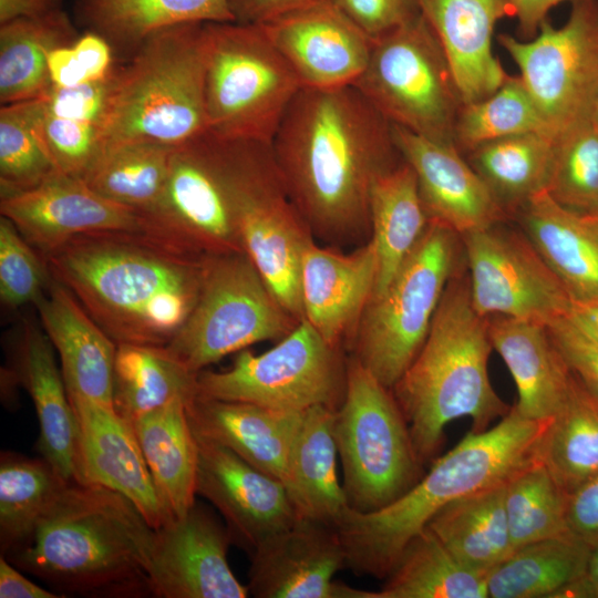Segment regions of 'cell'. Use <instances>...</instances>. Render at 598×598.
I'll use <instances>...</instances> for the list:
<instances>
[{"mask_svg":"<svg viewBox=\"0 0 598 598\" xmlns=\"http://www.w3.org/2000/svg\"><path fill=\"white\" fill-rule=\"evenodd\" d=\"M372 41L421 13L420 0H332Z\"/></svg>","mask_w":598,"mask_h":598,"instance_id":"51","label":"cell"},{"mask_svg":"<svg viewBox=\"0 0 598 598\" xmlns=\"http://www.w3.org/2000/svg\"><path fill=\"white\" fill-rule=\"evenodd\" d=\"M548 420L525 417L514 404L486 431H470L391 504L370 513L348 507L336 526L346 550L347 567L358 575L385 578L406 544L444 506L504 484L538 460V446Z\"/></svg>","mask_w":598,"mask_h":598,"instance_id":"4","label":"cell"},{"mask_svg":"<svg viewBox=\"0 0 598 598\" xmlns=\"http://www.w3.org/2000/svg\"><path fill=\"white\" fill-rule=\"evenodd\" d=\"M555 140L545 133H524L481 144L467 152V162L507 214L546 190Z\"/></svg>","mask_w":598,"mask_h":598,"instance_id":"38","label":"cell"},{"mask_svg":"<svg viewBox=\"0 0 598 598\" xmlns=\"http://www.w3.org/2000/svg\"><path fill=\"white\" fill-rule=\"evenodd\" d=\"M194 434L223 445L287 487L291 443L302 411L197 394L186 404Z\"/></svg>","mask_w":598,"mask_h":598,"instance_id":"27","label":"cell"},{"mask_svg":"<svg viewBox=\"0 0 598 598\" xmlns=\"http://www.w3.org/2000/svg\"><path fill=\"white\" fill-rule=\"evenodd\" d=\"M0 597L1 598H61L25 578L6 557L0 558Z\"/></svg>","mask_w":598,"mask_h":598,"instance_id":"57","label":"cell"},{"mask_svg":"<svg viewBox=\"0 0 598 598\" xmlns=\"http://www.w3.org/2000/svg\"><path fill=\"white\" fill-rule=\"evenodd\" d=\"M347 365L342 348L329 344L303 319L271 349L260 354L244 349L229 369L200 371L197 389L203 396L277 410H337L346 392Z\"/></svg>","mask_w":598,"mask_h":598,"instance_id":"13","label":"cell"},{"mask_svg":"<svg viewBox=\"0 0 598 598\" xmlns=\"http://www.w3.org/2000/svg\"><path fill=\"white\" fill-rule=\"evenodd\" d=\"M514 216L571 301L598 300V238L584 219L547 190L530 197Z\"/></svg>","mask_w":598,"mask_h":598,"instance_id":"30","label":"cell"},{"mask_svg":"<svg viewBox=\"0 0 598 598\" xmlns=\"http://www.w3.org/2000/svg\"><path fill=\"white\" fill-rule=\"evenodd\" d=\"M42 131L62 173L83 178L100 156L101 125L96 123L55 116L43 105Z\"/></svg>","mask_w":598,"mask_h":598,"instance_id":"49","label":"cell"},{"mask_svg":"<svg viewBox=\"0 0 598 598\" xmlns=\"http://www.w3.org/2000/svg\"><path fill=\"white\" fill-rule=\"evenodd\" d=\"M377 270L371 239L349 254L315 239L307 245L300 270L303 317L329 344L342 348L351 339L373 296Z\"/></svg>","mask_w":598,"mask_h":598,"instance_id":"24","label":"cell"},{"mask_svg":"<svg viewBox=\"0 0 598 598\" xmlns=\"http://www.w3.org/2000/svg\"><path fill=\"white\" fill-rule=\"evenodd\" d=\"M547 327L571 372L598 395V342L567 315L553 320Z\"/></svg>","mask_w":598,"mask_h":598,"instance_id":"52","label":"cell"},{"mask_svg":"<svg viewBox=\"0 0 598 598\" xmlns=\"http://www.w3.org/2000/svg\"><path fill=\"white\" fill-rule=\"evenodd\" d=\"M302 87L352 85L364 71L372 40L332 0L259 24Z\"/></svg>","mask_w":598,"mask_h":598,"instance_id":"20","label":"cell"},{"mask_svg":"<svg viewBox=\"0 0 598 598\" xmlns=\"http://www.w3.org/2000/svg\"><path fill=\"white\" fill-rule=\"evenodd\" d=\"M73 49L89 81L107 76L115 65L112 45L99 33L89 31L80 35Z\"/></svg>","mask_w":598,"mask_h":598,"instance_id":"55","label":"cell"},{"mask_svg":"<svg viewBox=\"0 0 598 598\" xmlns=\"http://www.w3.org/2000/svg\"><path fill=\"white\" fill-rule=\"evenodd\" d=\"M463 260L460 234L430 220L385 289L369 301L352 334L351 355L386 388H393L421 350Z\"/></svg>","mask_w":598,"mask_h":598,"instance_id":"8","label":"cell"},{"mask_svg":"<svg viewBox=\"0 0 598 598\" xmlns=\"http://www.w3.org/2000/svg\"><path fill=\"white\" fill-rule=\"evenodd\" d=\"M154 543L155 529L126 496L69 482L28 542L6 558L62 597L136 598L152 596Z\"/></svg>","mask_w":598,"mask_h":598,"instance_id":"3","label":"cell"},{"mask_svg":"<svg viewBox=\"0 0 598 598\" xmlns=\"http://www.w3.org/2000/svg\"><path fill=\"white\" fill-rule=\"evenodd\" d=\"M197 394V374L166 347L117 344L113 406L131 424L175 400L188 403Z\"/></svg>","mask_w":598,"mask_h":598,"instance_id":"37","label":"cell"},{"mask_svg":"<svg viewBox=\"0 0 598 598\" xmlns=\"http://www.w3.org/2000/svg\"><path fill=\"white\" fill-rule=\"evenodd\" d=\"M530 132L549 135L520 78L508 75L485 99L462 104L454 127V144L466 154L481 144Z\"/></svg>","mask_w":598,"mask_h":598,"instance_id":"46","label":"cell"},{"mask_svg":"<svg viewBox=\"0 0 598 598\" xmlns=\"http://www.w3.org/2000/svg\"><path fill=\"white\" fill-rule=\"evenodd\" d=\"M35 307L42 329L58 351L69 396L113 406L117 344L51 275Z\"/></svg>","mask_w":598,"mask_h":598,"instance_id":"26","label":"cell"},{"mask_svg":"<svg viewBox=\"0 0 598 598\" xmlns=\"http://www.w3.org/2000/svg\"><path fill=\"white\" fill-rule=\"evenodd\" d=\"M556 598H598V546L591 549L584 573Z\"/></svg>","mask_w":598,"mask_h":598,"instance_id":"60","label":"cell"},{"mask_svg":"<svg viewBox=\"0 0 598 598\" xmlns=\"http://www.w3.org/2000/svg\"><path fill=\"white\" fill-rule=\"evenodd\" d=\"M270 146L313 238L331 245L357 241L371 230L372 187L402 161L392 124L354 85L302 87Z\"/></svg>","mask_w":598,"mask_h":598,"instance_id":"1","label":"cell"},{"mask_svg":"<svg viewBox=\"0 0 598 598\" xmlns=\"http://www.w3.org/2000/svg\"><path fill=\"white\" fill-rule=\"evenodd\" d=\"M12 372L28 391L39 421L37 448L66 481L79 480V424L54 347L33 322L24 323L12 353Z\"/></svg>","mask_w":598,"mask_h":598,"instance_id":"28","label":"cell"},{"mask_svg":"<svg viewBox=\"0 0 598 598\" xmlns=\"http://www.w3.org/2000/svg\"><path fill=\"white\" fill-rule=\"evenodd\" d=\"M249 595L257 598H339L333 576L347 567L338 529L300 517L251 555Z\"/></svg>","mask_w":598,"mask_h":598,"instance_id":"22","label":"cell"},{"mask_svg":"<svg viewBox=\"0 0 598 598\" xmlns=\"http://www.w3.org/2000/svg\"><path fill=\"white\" fill-rule=\"evenodd\" d=\"M80 35L65 11L19 18L0 27L1 105L43 97L52 87L48 58Z\"/></svg>","mask_w":598,"mask_h":598,"instance_id":"35","label":"cell"},{"mask_svg":"<svg viewBox=\"0 0 598 598\" xmlns=\"http://www.w3.org/2000/svg\"><path fill=\"white\" fill-rule=\"evenodd\" d=\"M79 424V483L114 489L140 509L155 530L171 520L133 425L113 406L69 396Z\"/></svg>","mask_w":598,"mask_h":598,"instance_id":"21","label":"cell"},{"mask_svg":"<svg viewBox=\"0 0 598 598\" xmlns=\"http://www.w3.org/2000/svg\"><path fill=\"white\" fill-rule=\"evenodd\" d=\"M462 272L450 280L421 350L391 389L423 465L434 461L450 422L471 417V431L480 433L512 408L491 383L488 319L473 308Z\"/></svg>","mask_w":598,"mask_h":598,"instance_id":"5","label":"cell"},{"mask_svg":"<svg viewBox=\"0 0 598 598\" xmlns=\"http://www.w3.org/2000/svg\"><path fill=\"white\" fill-rule=\"evenodd\" d=\"M75 10L90 31L127 54L162 29L235 22L228 0H75Z\"/></svg>","mask_w":598,"mask_h":598,"instance_id":"33","label":"cell"},{"mask_svg":"<svg viewBox=\"0 0 598 598\" xmlns=\"http://www.w3.org/2000/svg\"><path fill=\"white\" fill-rule=\"evenodd\" d=\"M50 272L40 254L6 217L0 219V298L11 309L37 303Z\"/></svg>","mask_w":598,"mask_h":598,"instance_id":"48","label":"cell"},{"mask_svg":"<svg viewBox=\"0 0 598 598\" xmlns=\"http://www.w3.org/2000/svg\"><path fill=\"white\" fill-rule=\"evenodd\" d=\"M333 436L352 511L370 513L391 504L424 474L392 390L352 355L344 396L334 412Z\"/></svg>","mask_w":598,"mask_h":598,"instance_id":"9","label":"cell"},{"mask_svg":"<svg viewBox=\"0 0 598 598\" xmlns=\"http://www.w3.org/2000/svg\"><path fill=\"white\" fill-rule=\"evenodd\" d=\"M234 179L245 252L279 302L300 322L305 319L301 259L315 238L287 193L270 144L237 140Z\"/></svg>","mask_w":598,"mask_h":598,"instance_id":"14","label":"cell"},{"mask_svg":"<svg viewBox=\"0 0 598 598\" xmlns=\"http://www.w3.org/2000/svg\"><path fill=\"white\" fill-rule=\"evenodd\" d=\"M498 42L554 140L591 120L598 99V0L571 2L560 28L545 20L529 40L499 34Z\"/></svg>","mask_w":598,"mask_h":598,"instance_id":"15","label":"cell"},{"mask_svg":"<svg viewBox=\"0 0 598 598\" xmlns=\"http://www.w3.org/2000/svg\"><path fill=\"white\" fill-rule=\"evenodd\" d=\"M566 527L570 536L591 549L598 546V474L567 494Z\"/></svg>","mask_w":598,"mask_h":598,"instance_id":"53","label":"cell"},{"mask_svg":"<svg viewBox=\"0 0 598 598\" xmlns=\"http://www.w3.org/2000/svg\"><path fill=\"white\" fill-rule=\"evenodd\" d=\"M497 223L461 236L470 298L483 317L507 316L548 324L571 299L523 230Z\"/></svg>","mask_w":598,"mask_h":598,"instance_id":"16","label":"cell"},{"mask_svg":"<svg viewBox=\"0 0 598 598\" xmlns=\"http://www.w3.org/2000/svg\"><path fill=\"white\" fill-rule=\"evenodd\" d=\"M567 493L536 460L505 484V511L514 549L538 540L569 535Z\"/></svg>","mask_w":598,"mask_h":598,"instance_id":"45","label":"cell"},{"mask_svg":"<svg viewBox=\"0 0 598 598\" xmlns=\"http://www.w3.org/2000/svg\"><path fill=\"white\" fill-rule=\"evenodd\" d=\"M430 218L416 176L402 158L374 183L370 196L371 240L378 270L373 296L381 293L424 235Z\"/></svg>","mask_w":598,"mask_h":598,"instance_id":"34","label":"cell"},{"mask_svg":"<svg viewBox=\"0 0 598 598\" xmlns=\"http://www.w3.org/2000/svg\"><path fill=\"white\" fill-rule=\"evenodd\" d=\"M402 158L412 167L430 220L460 235L509 217L454 144L392 125Z\"/></svg>","mask_w":598,"mask_h":598,"instance_id":"23","label":"cell"},{"mask_svg":"<svg viewBox=\"0 0 598 598\" xmlns=\"http://www.w3.org/2000/svg\"><path fill=\"white\" fill-rule=\"evenodd\" d=\"M565 1L577 0H511L523 40L534 38L542 23L547 20L548 12Z\"/></svg>","mask_w":598,"mask_h":598,"instance_id":"58","label":"cell"},{"mask_svg":"<svg viewBox=\"0 0 598 598\" xmlns=\"http://www.w3.org/2000/svg\"><path fill=\"white\" fill-rule=\"evenodd\" d=\"M0 213L42 258L80 235L141 229L138 212L62 172L31 189L0 197Z\"/></svg>","mask_w":598,"mask_h":598,"instance_id":"19","label":"cell"},{"mask_svg":"<svg viewBox=\"0 0 598 598\" xmlns=\"http://www.w3.org/2000/svg\"><path fill=\"white\" fill-rule=\"evenodd\" d=\"M547 193L580 216L598 214V127L589 120L555 140Z\"/></svg>","mask_w":598,"mask_h":598,"instance_id":"47","label":"cell"},{"mask_svg":"<svg viewBox=\"0 0 598 598\" xmlns=\"http://www.w3.org/2000/svg\"><path fill=\"white\" fill-rule=\"evenodd\" d=\"M208 130L271 144L302 85L259 24L205 23Z\"/></svg>","mask_w":598,"mask_h":598,"instance_id":"10","label":"cell"},{"mask_svg":"<svg viewBox=\"0 0 598 598\" xmlns=\"http://www.w3.org/2000/svg\"><path fill=\"white\" fill-rule=\"evenodd\" d=\"M352 85L392 125L454 144L463 103L445 53L422 12L372 41L368 64Z\"/></svg>","mask_w":598,"mask_h":598,"instance_id":"11","label":"cell"},{"mask_svg":"<svg viewBox=\"0 0 598 598\" xmlns=\"http://www.w3.org/2000/svg\"><path fill=\"white\" fill-rule=\"evenodd\" d=\"M591 120H592L594 124L598 127V99H597V102H596V105H595V109H594V112H592Z\"/></svg>","mask_w":598,"mask_h":598,"instance_id":"63","label":"cell"},{"mask_svg":"<svg viewBox=\"0 0 598 598\" xmlns=\"http://www.w3.org/2000/svg\"><path fill=\"white\" fill-rule=\"evenodd\" d=\"M235 22L264 24L278 17L329 0H228Z\"/></svg>","mask_w":598,"mask_h":598,"instance_id":"54","label":"cell"},{"mask_svg":"<svg viewBox=\"0 0 598 598\" xmlns=\"http://www.w3.org/2000/svg\"><path fill=\"white\" fill-rule=\"evenodd\" d=\"M590 551L570 535L518 547L486 574L487 598H556L584 573Z\"/></svg>","mask_w":598,"mask_h":598,"instance_id":"41","label":"cell"},{"mask_svg":"<svg viewBox=\"0 0 598 598\" xmlns=\"http://www.w3.org/2000/svg\"><path fill=\"white\" fill-rule=\"evenodd\" d=\"M336 410H303L289 454L287 488L300 517L337 526L349 507L337 474Z\"/></svg>","mask_w":598,"mask_h":598,"instance_id":"31","label":"cell"},{"mask_svg":"<svg viewBox=\"0 0 598 598\" xmlns=\"http://www.w3.org/2000/svg\"><path fill=\"white\" fill-rule=\"evenodd\" d=\"M235 151V138L209 130L175 146L159 197L138 213V233L199 260L245 252L237 221Z\"/></svg>","mask_w":598,"mask_h":598,"instance_id":"7","label":"cell"},{"mask_svg":"<svg viewBox=\"0 0 598 598\" xmlns=\"http://www.w3.org/2000/svg\"><path fill=\"white\" fill-rule=\"evenodd\" d=\"M538 461L567 494L598 474V395L574 373L542 435Z\"/></svg>","mask_w":598,"mask_h":598,"instance_id":"39","label":"cell"},{"mask_svg":"<svg viewBox=\"0 0 598 598\" xmlns=\"http://www.w3.org/2000/svg\"><path fill=\"white\" fill-rule=\"evenodd\" d=\"M196 441V494L217 508L233 544L251 555L300 518L281 481L223 445L198 436Z\"/></svg>","mask_w":598,"mask_h":598,"instance_id":"17","label":"cell"},{"mask_svg":"<svg viewBox=\"0 0 598 598\" xmlns=\"http://www.w3.org/2000/svg\"><path fill=\"white\" fill-rule=\"evenodd\" d=\"M130 55L115 65L101 153L134 141L175 147L208 131L205 23L156 31Z\"/></svg>","mask_w":598,"mask_h":598,"instance_id":"6","label":"cell"},{"mask_svg":"<svg viewBox=\"0 0 598 598\" xmlns=\"http://www.w3.org/2000/svg\"><path fill=\"white\" fill-rule=\"evenodd\" d=\"M372 598H487L486 574L461 563L429 528L404 547Z\"/></svg>","mask_w":598,"mask_h":598,"instance_id":"40","label":"cell"},{"mask_svg":"<svg viewBox=\"0 0 598 598\" xmlns=\"http://www.w3.org/2000/svg\"><path fill=\"white\" fill-rule=\"evenodd\" d=\"M115 65L111 73L101 80L87 81L73 87L52 86L42 97L45 111L55 116L96 123L102 128Z\"/></svg>","mask_w":598,"mask_h":598,"instance_id":"50","label":"cell"},{"mask_svg":"<svg viewBox=\"0 0 598 598\" xmlns=\"http://www.w3.org/2000/svg\"><path fill=\"white\" fill-rule=\"evenodd\" d=\"M298 323L247 254L233 252L206 260L195 306L166 349L198 374L254 343L282 339Z\"/></svg>","mask_w":598,"mask_h":598,"instance_id":"12","label":"cell"},{"mask_svg":"<svg viewBox=\"0 0 598 598\" xmlns=\"http://www.w3.org/2000/svg\"><path fill=\"white\" fill-rule=\"evenodd\" d=\"M487 319L492 346L517 388L516 409L532 420L550 419L567 394L573 372L547 324L507 316Z\"/></svg>","mask_w":598,"mask_h":598,"instance_id":"29","label":"cell"},{"mask_svg":"<svg viewBox=\"0 0 598 598\" xmlns=\"http://www.w3.org/2000/svg\"><path fill=\"white\" fill-rule=\"evenodd\" d=\"M173 151L157 142L122 143L104 150L83 179L106 199L143 213L165 186Z\"/></svg>","mask_w":598,"mask_h":598,"instance_id":"43","label":"cell"},{"mask_svg":"<svg viewBox=\"0 0 598 598\" xmlns=\"http://www.w3.org/2000/svg\"><path fill=\"white\" fill-rule=\"evenodd\" d=\"M581 218L587 224L589 229L594 233V235L598 238V214L594 216L581 217Z\"/></svg>","mask_w":598,"mask_h":598,"instance_id":"62","label":"cell"},{"mask_svg":"<svg viewBox=\"0 0 598 598\" xmlns=\"http://www.w3.org/2000/svg\"><path fill=\"white\" fill-rule=\"evenodd\" d=\"M567 316L585 333L598 342V300L571 301Z\"/></svg>","mask_w":598,"mask_h":598,"instance_id":"61","label":"cell"},{"mask_svg":"<svg viewBox=\"0 0 598 598\" xmlns=\"http://www.w3.org/2000/svg\"><path fill=\"white\" fill-rule=\"evenodd\" d=\"M505 484L451 502L425 526L461 563L484 574L514 550L505 511Z\"/></svg>","mask_w":598,"mask_h":598,"instance_id":"36","label":"cell"},{"mask_svg":"<svg viewBox=\"0 0 598 598\" xmlns=\"http://www.w3.org/2000/svg\"><path fill=\"white\" fill-rule=\"evenodd\" d=\"M47 64L52 86L73 87L89 81L73 45L59 47L52 50Z\"/></svg>","mask_w":598,"mask_h":598,"instance_id":"56","label":"cell"},{"mask_svg":"<svg viewBox=\"0 0 598 598\" xmlns=\"http://www.w3.org/2000/svg\"><path fill=\"white\" fill-rule=\"evenodd\" d=\"M186 402L175 400L132 423L158 496L172 519L194 505L197 441Z\"/></svg>","mask_w":598,"mask_h":598,"instance_id":"32","label":"cell"},{"mask_svg":"<svg viewBox=\"0 0 598 598\" xmlns=\"http://www.w3.org/2000/svg\"><path fill=\"white\" fill-rule=\"evenodd\" d=\"M450 64L463 104L485 99L508 74L493 53L496 23L515 17L511 0H420Z\"/></svg>","mask_w":598,"mask_h":598,"instance_id":"25","label":"cell"},{"mask_svg":"<svg viewBox=\"0 0 598 598\" xmlns=\"http://www.w3.org/2000/svg\"><path fill=\"white\" fill-rule=\"evenodd\" d=\"M231 538L225 524L198 503L155 530L150 584L159 598H246L248 587L227 559Z\"/></svg>","mask_w":598,"mask_h":598,"instance_id":"18","label":"cell"},{"mask_svg":"<svg viewBox=\"0 0 598 598\" xmlns=\"http://www.w3.org/2000/svg\"><path fill=\"white\" fill-rule=\"evenodd\" d=\"M42 97L1 105L0 197L31 189L60 172L42 131Z\"/></svg>","mask_w":598,"mask_h":598,"instance_id":"44","label":"cell"},{"mask_svg":"<svg viewBox=\"0 0 598 598\" xmlns=\"http://www.w3.org/2000/svg\"><path fill=\"white\" fill-rule=\"evenodd\" d=\"M43 260L116 344L166 347L195 306L207 259L136 231H103L76 236Z\"/></svg>","mask_w":598,"mask_h":598,"instance_id":"2","label":"cell"},{"mask_svg":"<svg viewBox=\"0 0 598 598\" xmlns=\"http://www.w3.org/2000/svg\"><path fill=\"white\" fill-rule=\"evenodd\" d=\"M66 483L43 457L1 453V556L10 555L28 542Z\"/></svg>","mask_w":598,"mask_h":598,"instance_id":"42","label":"cell"},{"mask_svg":"<svg viewBox=\"0 0 598 598\" xmlns=\"http://www.w3.org/2000/svg\"><path fill=\"white\" fill-rule=\"evenodd\" d=\"M62 0H0V24L19 19L44 16L61 10Z\"/></svg>","mask_w":598,"mask_h":598,"instance_id":"59","label":"cell"}]
</instances>
